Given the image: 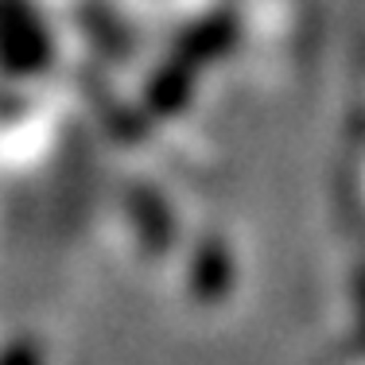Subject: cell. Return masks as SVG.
<instances>
[{
    "label": "cell",
    "instance_id": "obj_1",
    "mask_svg": "<svg viewBox=\"0 0 365 365\" xmlns=\"http://www.w3.org/2000/svg\"><path fill=\"white\" fill-rule=\"evenodd\" d=\"M0 365H43L39 354L31 350V346L16 342V346H4V354H0Z\"/></svg>",
    "mask_w": 365,
    "mask_h": 365
}]
</instances>
